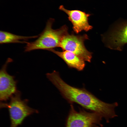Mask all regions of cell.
Returning <instances> with one entry per match:
<instances>
[{
	"instance_id": "30bf717a",
	"label": "cell",
	"mask_w": 127,
	"mask_h": 127,
	"mask_svg": "<svg viewBox=\"0 0 127 127\" xmlns=\"http://www.w3.org/2000/svg\"><path fill=\"white\" fill-rule=\"evenodd\" d=\"M39 35L32 36H24L18 35L11 33L3 31H0V44L9 43L27 44L26 41L30 39L38 37Z\"/></svg>"
},
{
	"instance_id": "6da1fadb",
	"label": "cell",
	"mask_w": 127,
	"mask_h": 127,
	"mask_svg": "<svg viewBox=\"0 0 127 127\" xmlns=\"http://www.w3.org/2000/svg\"><path fill=\"white\" fill-rule=\"evenodd\" d=\"M46 75L63 97L71 104L77 103L86 109L99 114L107 123L109 122L110 119L117 116L115 108L118 106L117 103H106L84 87L79 88L68 84L61 78L59 73L55 70L47 73Z\"/></svg>"
},
{
	"instance_id": "277c9868",
	"label": "cell",
	"mask_w": 127,
	"mask_h": 127,
	"mask_svg": "<svg viewBox=\"0 0 127 127\" xmlns=\"http://www.w3.org/2000/svg\"><path fill=\"white\" fill-rule=\"evenodd\" d=\"M102 118L95 112H88L83 109L77 111L71 104L66 127H101L103 126L101 123Z\"/></svg>"
},
{
	"instance_id": "8992f818",
	"label": "cell",
	"mask_w": 127,
	"mask_h": 127,
	"mask_svg": "<svg viewBox=\"0 0 127 127\" xmlns=\"http://www.w3.org/2000/svg\"><path fill=\"white\" fill-rule=\"evenodd\" d=\"M12 60L8 58L3 65L0 71V99L1 101H6L17 91L16 81L14 77L9 74L7 71L8 64Z\"/></svg>"
},
{
	"instance_id": "5b68a950",
	"label": "cell",
	"mask_w": 127,
	"mask_h": 127,
	"mask_svg": "<svg viewBox=\"0 0 127 127\" xmlns=\"http://www.w3.org/2000/svg\"><path fill=\"white\" fill-rule=\"evenodd\" d=\"M88 39V36L86 34L75 35L67 33L63 37L59 47L63 51L71 52L84 61L90 63L92 53L86 49L84 44L85 40Z\"/></svg>"
},
{
	"instance_id": "3957f363",
	"label": "cell",
	"mask_w": 127,
	"mask_h": 127,
	"mask_svg": "<svg viewBox=\"0 0 127 127\" xmlns=\"http://www.w3.org/2000/svg\"><path fill=\"white\" fill-rule=\"evenodd\" d=\"M28 102L27 99H22L20 92L17 91L11 97L9 103H0L1 108H6L8 110L11 121L10 127H17L22 124L27 117L39 112L37 110L29 107Z\"/></svg>"
},
{
	"instance_id": "9c48e42d",
	"label": "cell",
	"mask_w": 127,
	"mask_h": 127,
	"mask_svg": "<svg viewBox=\"0 0 127 127\" xmlns=\"http://www.w3.org/2000/svg\"><path fill=\"white\" fill-rule=\"evenodd\" d=\"M48 51L52 52L61 58L69 68H74L78 71H81L85 67V61L71 52L67 51L60 52L53 49Z\"/></svg>"
},
{
	"instance_id": "ba28073f",
	"label": "cell",
	"mask_w": 127,
	"mask_h": 127,
	"mask_svg": "<svg viewBox=\"0 0 127 127\" xmlns=\"http://www.w3.org/2000/svg\"><path fill=\"white\" fill-rule=\"evenodd\" d=\"M59 9L67 15L69 20L72 24L73 31L76 33L83 31L87 32L92 29V26L89 24L88 21L90 14L77 10H68L63 5H60Z\"/></svg>"
},
{
	"instance_id": "52a82bcc",
	"label": "cell",
	"mask_w": 127,
	"mask_h": 127,
	"mask_svg": "<svg viewBox=\"0 0 127 127\" xmlns=\"http://www.w3.org/2000/svg\"><path fill=\"white\" fill-rule=\"evenodd\" d=\"M103 38L108 47L112 49L121 51L127 43V21L116 25Z\"/></svg>"
},
{
	"instance_id": "7a4b0ae2",
	"label": "cell",
	"mask_w": 127,
	"mask_h": 127,
	"mask_svg": "<svg viewBox=\"0 0 127 127\" xmlns=\"http://www.w3.org/2000/svg\"><path fill=\"white\" fill-rule=\"evenodd\" d=\"M54 20L52 18L48 20L45 28L38 38L33 42H28L26 44L24 47L25 52L37 49L49 50L59 47L63 37L68 33V29L65 25L58 29H53L52 27Z\"/></svg>"
}]
</instances>
